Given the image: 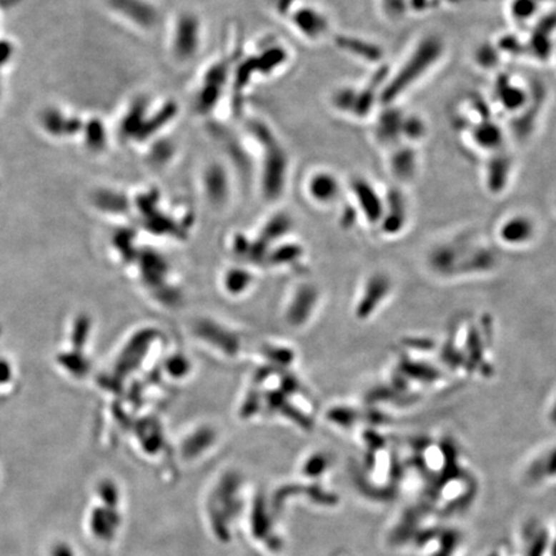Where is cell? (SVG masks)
<instances>
[{
    "label": "cell",
    "mask_w": 556,
    "mask_h": 556,
    "mask_svg": "<svg viewBox=\"0 0 556 556\" xmlns=\"http://www.w3.org/2000/svg\"><path fill=\"white\" fill-rule=\"evenodd\" d=\"M385 541L390 549L414 556H460L465 549L466 535L453 522L437 519L412 502L390 522Z\"/></svg>",
    "instance_id": "cell-1"
},
{
    "label": "cell",
    "mask_w": 556,
    "mask_h": 556,
    "mask_svg": "<svg viewBox=\"0 0 556 556\" xmlns=\"http://www.w3.org/2000/svg\"><path fill=\"white\" fill-rule=\"evenodd\" d=\"M442 54V44L440 40L427 39L414 49L411 57L406 61L401 70L395 75L390 86L385 91V98L395 99L403 94V91L414 84L416 80L427 74V70L440 59Z\"/></svg>",
    "instance_id": "cell-2"
},
{
    "label": "cell",
    "mask_w": 556,
    "mask_h": 556,
    "mask_svg": "<svg viewBox=\"0 0 556 556\" xmlns=\"http://www.w3.org/2000/svg\"><path fill=\"white\" fill-rule=\"evenodd\" d=\"M522 483L527 488H542L556 482V446L543 450L524 465Z\"/></svg>",
    "instance_id": "cell-3"
},
{
    "label": "cell",
    "mask_w": 556,
    "mask_h": 556,
    "mask_svg": "<svg viewBox=\"0 0 556 556\" xmlns=\"http://www.w3.org/2000/svg\"><path fill=\"white\" fill-rule=\"evenodd\" d=\"M392 292V279L388 274L379 272L374 273L363 286L361 298L356 305L357 317L367 319L380 308Z\"/></svg>",
    "instance_id": "cell-4"
},
{
    "label": "cell",
    "mask_w": 556,
    "mask_h": 556,
    "mask_svg": "<svg viewBox=\"0 0 556 556\" xmlns=\"http://www.w3.org/2000/svg\"><path fill=\"white\" fill-rule=\"evenodd\" d=\"M200 44V24L192 14H184L177 21L172 38V51L178 59L194 57Z\"/></svg>",
    "instance_id": "cell-5"
},
{
    "label": "cell",
    "mask_w": 556,
    "mask_h": 556,
    "mask_svg": "<svg viewBox=\"0 0 556 556\" xmlns=\"http://www.w3.org/2000/svg\"><path fill=\"white\" fill-rule=\"evenodd\" d=\"M520 556H551L550 525L538 519L525 522L520 530Z\"/></svg>",
    "instance_id": "cell-6"
},
{
    "label": "cell",
    "mask_w": 556,
    "mask_h": 556,
    "mask_svg": "<svg viewBox=\"0 0 556 556\" xmlns=\"http://www.w3.org/2000/svg\"><path fill=\"white\" fill-rule=\"evenodd\" d=\"M125 20L141 29H152L159 20L157 9L147 0H106Z\"/></svg>",
    "instance_id": "cell-7"
},
{
    "label": "cell",
    "mask_w": 556,
    "mask_h": 556,
    "mask_svg": "<svg viewBox=\"0 0 556 556\" xmlns=\"http://www.w3.org/2000/svg\"><path fill=\"white\" fill-rule=\"evenodd\" d=\"M536 236V224L527 215H512L498 228V239L509 246L530 244Z\"/></svg>",
    "instance_id": "cell-8"
},
{
    "label": "cell",
    "mask_w": 556,
    "mask_h": 556,
    "mask_svg": "<svg viewBox=\"0 0 556 556\" xmlns=\"http://www.w3.org/2000/svg\"><path fill=\"white\" fill-rule=\"evenodd\" d=\"M40 123L49 136H57V138L74 136L83 129V123L78 117L67 116L65 112L54 107H49L43 111Z\"/></svg>",
    "instance_id": "cell-9"
},
{
    "label": "cell",
    "mask_w": 556,
    "mask_h": 556,
    "mask_svg": "<svg viewBox=\"0 0 556 556\" xmlns=\"http://www.w3.org/2000/svg\"><path fill=\"white\" fill-rule=\"evenodd\" d=\"M354 194L359 207L362 209L364 218L369 223H377L382 219L385 202L382 201L380 194L376 192L375 188L369 186L367 182L357 181L354 183Z\"/></svg>",
    "instance_id": "cell-10"
},
{
    "label": "cell",
    "mask_w": 556,
    "mask_h": 556,
    "mask_svg": "<svg viewBox=\"0 0 556 556\" xmlns=\"http://www.w3.org/2000/svg\"><path fill=\"white\" fill-rule=\"evenodd\" d=\"M292 24L307 38L317 39L327 30V20L317 9L312 7L300 8L292 17Z\"/></svg>",
    "instance_id": "cell-11"
},
{
    "label": "cell",
    "mask_w": 556,
    "mask_h": 556,
    "mask_svg": "<svg viewBox=\"0 0 556 556\" xmlns=\"http://www.w3.org/2000/svg\"><path fill=\"white\" fill-rule=\"evenodd\" d=\"M309 194L312 199L321 202V204H327L331 201L335 200L340 191L337 179L332 174L329 173H318L314 174L308 184Z\"/></svg>",
    "instance_id": "cell-12"
},
{
    "label": "cell",
    "mask_w": 556,
    "mask_h": 556,
    "mask_svg": "<svg viewBox=\"0 0 556 556\" xmlns=\"http://www.w3.org/2000/svg\"><path fill=\"white\" fill-rule=\"evenodd\" d=\"M392 209L390 210H384L382 215V226L384 232L389 234H395L401 232L402 228L406 223V209L404 204L399 196H392Z\"/></svg>",
    "instance_id": "cell-13"
},
{
    "label": "cell",
    "mask_w": 556,
    "mask_h": 556,
    "mask_svg": "<svg viewBox=\"0 0 556 556\" xmlns=\"http://www.w3.org/2000/svg\"><path fill=\"white\" fill-rule=\"evenodd\" d=\"M226 175L219 168H210L205 173V187L207 186V194L214 201L224 199L226 194Z\"/></svg>",
    "instance_id": "cell-14"
},
{
    "label": "cell",
    "mask_w": 556,
    "mask_h": 556,
    "mask_svg": "<svg viewBox=\"0 0 556 556\" xmlns=\"http://www.w3.org/2000/svg\"><path fill=\"white\" fill-rule=\"evenodd\" d=\"M81 131H84L85 143L91 151L104 149L106 144V131L104 125L98 120H91L89 123L83 124Z\"/></svg>",
    "instance_id": "cell-15"
},
{
    "label": "cell",
    "mask_w": 556,
    "mask_h": 556,
    "mask_svg": "<svg viewBox=\"0 0 556 556\" xmlns=\"http://www.w3.org/2000/svg\"><path fill=\"white\" fill-rule=\"evenodd\" d=\"M11 376L9 366L6 362H0V382H6Z\"/></svg>",
    "instance_id": "cell-16"
},
{
    "label": "cell",
    "mask_w": 556,
    "mask_h": 556,
    "mask_svg": "<svg viewBox=\"0 0 556 556\" xmlns=\"http://www.w3.org/2000/svg\"><path fill=\"white\" fill-rule=\"evenodd\" d=\"M551 530V556H556V520L552 525H550Z\"/></svg>",
    "instance_id": "cell-17"
},
{
    "label": "cell",
    "mask_w": 556,
    "mask_h": 556,
    "mask_svg": "<svg viewBox=\"0 0 556 556\" xmlns=\"http://www.w3.org/2000/svg\"><path fill=\"white\" fill-rule=\"evenodd\" d=\"M549 420L554 427H556V398L550 407Z\"/></svg>",
    "instance_id": "cell-18"
}]
</instances>
